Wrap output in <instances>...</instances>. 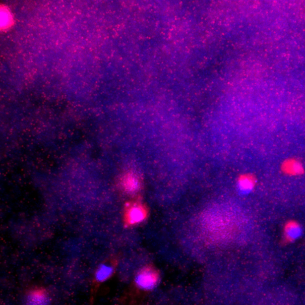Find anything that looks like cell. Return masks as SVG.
Instances as JSON below:
<instances>
[{
	"instance_id": "obj_1",
	"label": "cell",
	"mask_w": 305,
	"mask_h": 305,
	"mask_svg": "<svg viewBox=\"0 0 305 305\" xmlns=\"http://www.w3.org/2000/svg\"><path fill=\"white\" fill-rule=\"evenodd\" d=\"M159 275L152 268L146 267L140 270L135 277L136 286L141 290H151L159 282Z\"/></svg>"
},
{
	"instance_id": "obj_2",
	"label": "cell",
	"mask_w": 305,
	"mask_h": 305,
	"mask_svg": "<svg viewBox=\"0 0 305 305\" xmlns=\"http://www.w3.org/2000/svg\"><path fill=\"white\" fill-rule=\"evenodd\" d=\"M26 305H51V299L44 289H34L28 292L25 298Z\"/></svg>"
},
{
	"instance_id": "obj_3",
	"label": "cell",
	"mask_w": 305,
	"mask_h": 305,
	"mask_svg": "<svg viewBox=\"0 0 305 305\" xmlns=\"http://www.w3.org/2000/svg\"><path fill=\"white\" fill-rule=\"evenodd\" d=\"M280 171L289 177H297L302 175L304 172L303 163L295 158H287L280 166Z\"/></svg>"
},
{
	"instance_id": "obj_4",
	"label": "cell",
	"mask_w": 305,
	"mask_h": 305,
	"mask_svg": "<svg viewBox=\"0 0 305 305\" xmlns=\"http://www.w3.org/2000/svg\"><path fill=\"white\" fill-rule=\"evenodd\" d=\"M257 184V178L252 174H241L237 178V189L239 192L243 194H248L253 192Z\"/></svg>"
},
{
	"instance_id": "obj_5",
	"label": "cell",
	"mask_w": 305,
	"mask_h": 305,
	"mask_svg": "<svg viewBox=\"0 0 305 305\" xmlns=\"http://www.w3.org/2000/svg\"><path fill=\"white\" fill-rule=\"evenodd\" d=\"M146 217L145 211L140 206L135 205L129 208L127 213V221L131 225H136L143 221Z\"/></svg>"
},
{
	"instance_id": "obj_6",
	"label": "cell",
	"mask_w": 305,
	"mask_h": 305,
	"mask_svg": "<svg viewBox=\"0 0 305 305\" xmlns=\"http://www.w3.org/2000/svg\"><path fill=\"white\" fill-rule=\"evenodd\" d=\"M284 231L286 237L291 241L298 238L302 232L299 224L295 221L289 222L285 226Z\"/></svg>"
},
{
	"instance_id": "obj_7",
	"label": "cell",
	"mask_w": 305,
	"mask_h": 305,
	"mask_svg": "<svg viewBox=\"0 0 305 305\" xmlns=\"http://www.w3.org/2000/svg\"><path fill=\"white\" fill-rule=\"evenodd\" d=\"M113 272V268L109 264H103L100 265L96 272V279L97 281L103 282L108 280Z\"/></svg>"
},
{
	"instance_id": "obj_8",
	"label": "cell",
	"mask_w": 305,
	"mask_h": 305,
	"mask_svg": "<svg viewBox=\"0 0 305 305\" xmlns=\"http://www.w3.org/2000/svg\"><path fill=\"white\" fill-rule=\"evenodd\" d=\"M125 188L130 192L135 191L137 188V182L132 177L128 178L124 182Z\"/></svg>"
}]
</instances>
